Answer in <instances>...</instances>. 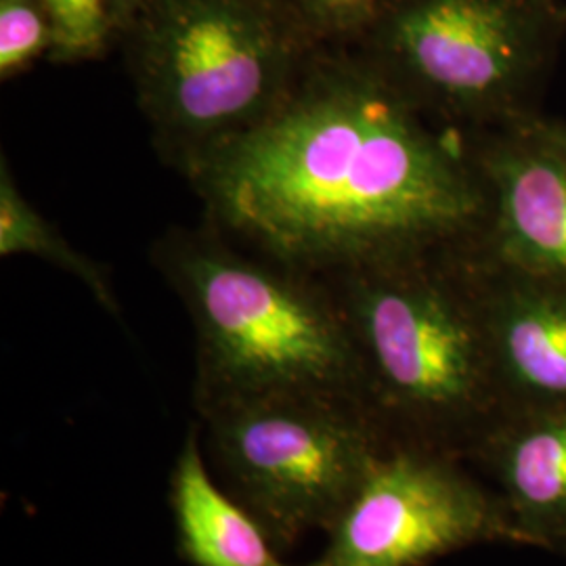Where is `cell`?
Masks as SVG:
<instances>
[{"label":"cell","mask_w":566,"mask_h":566,"mask_svg":"<svg viewBox=\"0 0 566 566\" xmlns=\"http://www.w3.org/2000/svg\"><path fill=\"white\" fill-rule=\"evenodd\" d=\"M470 256L504 405L566 397V282Z\"/></svg>","instance_id":"30bf717a"},{"label":"cell","mask_w":566,"mask_h":566,"mask_svg":"<svg viewBox=\"0 0 566 566\" xmlns=\"http://www.w3.org/2000/svg\"><path fill=\"white\" fill-rule=\"evenodd\" d=\"M470 252L322 277L355 346L365 405L388 439L464 460L504 407Z\"/></svg>","instance_id":"7a4b0ae2"},{"label":"cell","mask_w":566,"mask_h":566,"mask_svg":"<svg viewBox=\"0 0 566 566\" xmlns=\"http://www.w3.org/2000/svg\"><path fill=\"white\" fill-rule=\"evenodd\" d=\"M565 32L556 0H386L353 49L430 118L472 135L542 114Z\"/></svg>","instance_id":"5b68a950"},{"label":"cell","mask_w":566,"mask_h":566,"mask_svg":"<svg viewBox=\"0 0 566 566\" xmlns=\"http://www.w3.org/2000/svg\"><path fill=\"white\" fill-rule=\"evenodd\" d=\"M118 44L154 147L185 179L261 126L313 51L290 0H147Z\"/></svg>","instance_id":"277c9868"},{"label":"cell","mask_w":566,"mask_h":566,"mask_svg":"<svg viewBox=\"0 0 566 566\" xmlns=\"http://www.w3.org/2000/svg\"><path fill=\"white\" fill-rule=\"evenodd\" d=\"M386 0H290L313 49L355 46Z\"/></svg>","instance_id":"9a60e30c"},{"label":"cell","mask_w":566,"mask_h":566,"mask_svg":"<svg viewBox=\"0 0 566 566\" xmlns=\"http://www.w3.org/2000/svg\"><path fill=\"white\" fill-rule=\"evenodd\" d=\"M53 28V63L102 60L118 44L107 0H44Z\"/></svg>","instance_id":"5bb4252c"},{"label":"cell","mask_w":566,"mask_h":566,"mask_svg":"<svg viewBox=\"0 0 566 566\" xmlns=\"http://www.w3.org/2000/svg\"><path fill=\"white\" fill-rule=\"evenodd\" d=\"M306 566H428L468 547H521L497 493L453 453L388 441Z\"/></svg>","instance_id":"52a82bcc"},{"label":"cell","mask_w":566,"mask_h":566,"mask_svg":"<svg viewBox=\"0 0 566 566\" xmlns=\"http://www.w3.org/2000/svg\"><path fill=\"white\" fill-rule=\"evenodd\" d=\"M528 122L468 135L489 193L485 233L472 252L566 282V164Z\"/></svg>","instance_id":"ba28073f"},{"label":"cell","mask_w":566,"mask_h":566,"mask_svg":"<svg viewBox=\"0 0 566 566\" xmlns=\"http://www.w3.org/2000/svg\"><path fill=\"white\" fill-rule=\"evenodd\" d=\"M468 462L497 493L521 547L566 560V397L504 405Z\"/></svg>","instance_id":"9c48e42d"},{"label":"cell","mask_w":566,"mask_h":566,"mask_svg":"<svg viewBox=\"0 0 566 566\" xmlns=\"http://www.w3.org/2000/svg\"><path fill=\"white\" fill-rule=\"evenodd\" d=\"M187 181L203 223L315 277L468 252L489 221L470 137L430 118L353 46L313 49L280 107Z\"/></svg>","instance_id":"6da1fadb"},{"label":"cell","mask_w":566,"mask_h":566,"mask_svg":"<svg viewBox=\"0 0 566 566\" xmlns=\"http://www.w3.org/2000/svg\"><path fill=\"white\" fill-rule=\"evenodd\" d=\"M212 460L273 546L336 523L390 441L355 397L285 392L198 411Z\"/></svg>","instance_id":"8992f818"},{"label":"cell","mask_w":566,"mask_h":566,"mask_svg":"<svg viewBox=\"0 0 566 566\" xmlns=\"http://www.w3.org/2000/svg\"><path fill=\"white\" fill-rule=\"evenodd\" d=\"M151 263L193 324L198 411L285 392L365 403L355 346L322 277L254 254L208 223L168 229Z\"/></svg>","instance_id":"3957f363"},{"label":"cell","mask_w":566,"mask_h":566,"mask_svg":"<svg viewBox=\"0 0 566 566\" xmlns=\"http://www.w3.org/2000/svg\"><path fill=\"white\" fill-rule=\"evenodd\" d=\"M36 256L76 277L103 308L120 317V304L107 266L86 256L21 193L9 160H0V256Z\"/></svg>","instance_id":"7c38bea8"},{"label":"cell","mask_w":566,"mask_h":566,"mask_svg":"<svg viewBox=\"0 0 566 566\" xmlns=\"http://www.w3.org/2000/svg\"><path fill=\"white\" fill-rule=\"evenodd\" d=\"M55 28L44 0H0V81L51 60Z\"/></svg>","instance_id":"4fadbf2b"},{"label":"cell","mask_w":566,"mask_h":566,"mask_svg":"<svg viewBox=\"0 0 566 566\" xmlns=\"http://www.w3.org/2000/svg\"><path fill=\"white\" fill-rule=\"evenodd\" d=\"M170 507L182 558L191 566H287L263 526L212 483L198 428L189 430L170 476Z\"/></svg>","instance_id":"8fae6325"},{"label":"cell","mask_w":566,"mask_h":566,"mask_svg":"<svg viewBox=\"0 0 566 566\" xmlns=\"http://www.w3.org/2000/svg\"><path fill=\"white\" fill-rule=\"evenodd\" d=\"M533 133L546 143L547 147L566 164V120L547 118L544 114L531 118Z\"/></svg>","instance_id":"2e32d148"},{"label":"cell","mask_w":566,"mask_h":566,"mask_svg":"<svg viewBox=\"0 0 566 566\" xmlns=\"http://www.w3.org/2000/svg\"><path fill=\"white\" fill-rule=\"evenodd\" d=\"M145 2L147 0H107L109 18L114 23V32H116L118 41H120L122 32L128 28V23L139 13V9Z\"/></svg>","instance_id":"e0dca14e"}]
</instances>
